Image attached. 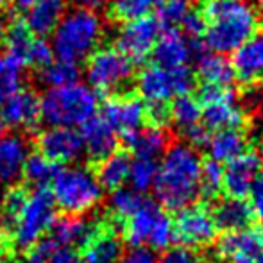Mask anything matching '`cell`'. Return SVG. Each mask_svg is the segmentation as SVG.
<instances>
[{
    "label": "cell",
    "mask_w": 263,
    "mask_h": 263,
    "mask_svg": "<svg viewBox=\"0 0 263 263\" xmlns=\"http://www.w3.org/2000/svg\"><path fill=\"white\" fill-rule=\"evenodd\" d=\"M202 159L197 149L177 142L166 149L154 183V194L166 210L179 211L192 206L201 195Z\"/></svg>",
    "instance_id": "1"
},
{
    "label": "cell",
    "mask_w": 263,
    "mask_h": 263,
    "mask_svg": "<svg viewBox=\"0 0 263 263\" xmlns=\"http://www.w3.org/2000/svg\"><path fill=\"white\" fill-rule=\"evenodd\" d=\"M206 18L204 43L218 54H233L256 32L258 16L246 0H208L202 11Z\"/></svg>",
    "instance_id": "2"
},
{
    "label": "cell",
    "mask_w": 263,
    "mask_h": 263,
    "mask_svg": "<svg viewBox=\"0 0 263 263\" xmlns=\"http://www.w3.org/2000/svg\"><path fill=\"white\" fill-rule=\"evenodd\" d=\"M104 36V22L99 13L73 9L65 13L52 32V50L58 59L79 65L99 49Z\"/></svg>",
    "instance_id": "3"
},
{
    "label": "cell",
    "mask_w": 263,
    "mask_h": 263,
    "mask_svg": "<svg viewBox=\"0 0 263 263\" xmlns=\"http://www.w3.org/2000/svg\"><path fill=\"white\" fill-rule=\"evenodd\" d=\"M97 109V91L79 81L49 88L40 99V118L49 127H81L95 117Z\"/></svg>",
    "instance_id": "4"
},
{
    "label": "cell",
    "mask_w": 263,
    "mask_h": 263,
    "mask_svg": "<svg viewBox=\"0 0 263 263\" xmlns=\"http://www.w3.org/2000/svg\"><path fill=\"white\" fill-rule=\"evenodd\" d=\"M58 206H55L52 190L47 186H36L27 194L18 218L13 226L6 246L16 251H27L43 238L47 231L54 226Z\"/></svg>",
    "instance_id": "5"
},
{
    "label": "cell",
    "mask_w": 263,
    "mask_h": 263,
    "mask_svg": "<svg viewBox=\"0 0 263 263\" xmlns=\"http://www.w3.org/2000/svg\"><path fill=\"white\" fill-rule=\"evenodd\" d=\"M55 206L66 215H84L102 199V186L97 176L86 166L63 165L52 179Z\"/></svg>",
    "instance_id": "6"
},
{
    "label": "cell",
    "mask_w": 263,
    "mask_h": 263,
    "mask_svg": "<svg viewBox=\"0 0 263 263\" xmlns=\"http://www.w3.org/2000/svg\"><path fill=\"white\" fill-rule=\"evenodd\" d=\"M122 233L131 247H149L166 251L174 242V220L163 211L158 201L143 197L140 206L122 222Z\"/></svg>",
    "instance_id": "7"
},
{
    "label": "cell",
    "mask_w": 263,
    "mask_h": 263,
    "mask_svg": "<svg viewBox=\"0 0 263 263\" xmlns=\"http://www.w3.org/2000/svg\"><path fill=\"white\" fill-rule=\"evenodd\" d=\"M192 86H194V73L188 66L163 68L154 63L143 66L136 77V88L145 106L168 104L176 97L190 93Z\"/></svg>",
    "instance_id": "8"
},
{
    "label": "cell",
    "mask_w": 263,
    "mask_h": 263,
    "mask_svg": "<svg viewBox=\"0 0 263 263\" xmlns=\"http://www.w3.org/2000/svg\"><path fill=\"white\" fill-rule=\"evenodd\" d=\"M135 76V63L117 47L97 49L86 61L88 86L101 93L124 88Z\"/></svg>",
    "instance_id": "9"
},
{
    "label": "cell",
    "mask_w": 263,
    "mask_h": 263,
    "mask_svg": "<svg viewBox=\"0 0 263 263\" xmlns=\"http://www.w3.org/2000/svg\"><path fill=\"white\" fill-rule=\"evenodd\" d=\"M197 99L202 107V124L208 131L240 129L246 122V113L238 106L235 91L229 86L204 84Z\"/></svg>",
    "instance_id": "10"
},
{
    "label": "cell",
    "mask_w": 263,
    "mask_h": 263,
    "mask_svg": "<svg viewBox=\"0 0 263 263\" xmlns=\"http://www.w3.org/2000/svg\"><path fill=\"white\" fill-rule=\"evenodd\" d=\"M161 27L153 16L125 22L117 32V49L127 55L133 63H142L149 55H153Z\"/></svg>",
    "instance_id": "11"
},
{
    "label": "cell",
    "mask_w": 263,
    "mask_h": 263,
    "mask_svg": "<svg viewBox=\"0 0 263 263\" xmlns=\"http://www.w3.org/2000/svg\"><path fill=\"white\" fill-rule=\"evenodd\" d=\"M217 231L213 215L204 206L192 204L177 211V217L174 218L176 242L188 249L210 246L217 236Z\"/></svg>",
    "instance_id": "12"
},
{
    "label": "cell",
    "mask_w": 263,
    "mask_h": 263,
    "mask_svg": "<svg viewBox=\"0 0 263 263\" xmlns=\"http://www.w3.org/2000/svg\"><path fill=\"white\" fill-rule=\"evenodd\" d=\"M102 117L109 125L127 140L143 127L147 118V109L142 99L135 95H115L109 97L102 106Z\"/></svg>",
    "instance_id": "13"
},
{
    "label": "cell",
    "mask_w": 263,
    "mask_h": 263,
    "mask_svg": "<svg viewBox=\"0 0 263 263\" xmlns=\"http://www.w3.org/2000/svg\"><path fill=\"white\" fill-rule=\"evenodd\" d=\"M38 153L55 165H68L84 153L81 133L73 127H49L38 136Z\"/></svg>",
    "instance_id": "14"
},
{
    "label": "cell",
    "mask_w": 263,
    "mask_h": 263,
    "mask_svg": "<svg viewBox=\"0 0 263 263\" xmlns=\"http://www.w3.org/2000/svg\"><path fill=\"white\" fill-rule=\"evenodd\" d=\"M217 253L229 263H260L263 258V231L246 228L226 233L217 242Z\"/></svg>",
    "instance_id": "15"
},
{
    "label": "cell",
    "mask_w": 263,
    "mask_h": 263,
    "mask_svg": "<svg viewBox=\"0 0 263 263\" xmlns=\"http://www.w3.org/2000/svg\"><path fill=\"white\" fill-rule=\"evenodd\" d=\"M263 170V159L254 151H246L224 168V190L229 197L246 199Z\"/></svg>",
    "instance_id": "16"
},
{
    "label": "cell",
    "mask_w": 263,
    "mask_h": 263,
    "mask_svg": "<svg viewBox=\"0 0 263 263\" xmlns=\"http://www.w3.org/2000/svg\"><path fill=\"white\" fill-rule=\"evenodd\" d=\"M235 79L254 84L263 79V31H256L231 54Z\"/></svg>",
    "instance_id": "17"
},
{
    "label": "cell",
    "mask_w": 263,
    "mask_h": 263,
    "mask_svg": "<svg viewBox=\"0 0 263 263\" xmlns=\"http://www.w3.org/2000/svg\"><path fill=\"white\" fill-rule=\"evenodd\" d=\"M81 138L86 156L91 161H99L117 153L118 133L109 125L104 117H93L84 125H81Z\"/></svg>",
    "instance_id": "18"
},
{
    "label": "cell",
    "mask_w": 263,
    "mask_h": 263,
    "mask_svg": "<svg viewBox=\"0 0 263 263\" xmlns=\"http://www.w3.org/2000/svg\"><path fill=\"white\" fill-rule=\"evenodd\" d=\"M192 55H194V43L177 29L163 31L153 50L154 63L163 68L188 66Z\"/></svg>",
    "instance_id": "19"
},
{
    "label": "cell",
    "mask_w": 263,
    "mask_h": 263,
    "mask_svg": "<svg viewBox=\"0 0 263 263\" xmlns=\"http://www.w3.org/2000/svg\"><path fill=\"white\" fill-rule=\"evenodd\" d=\"M29 154V143L24 136L4 135L0 138V186H13L24 176Z\"/></svg>",
    "instance_id": "20"
},
{
    "label": "cell",
    "mask_w": 263,
    "mask_h": 263,
    "mask_svg": "<svg viewBox=\"0 0 263 263\" xmlns=\"http://www.w3.org/2000/svg\"><path fill=\"white\" fill-rule=\"evenodd\" d=\"M0 117L7 127L31 129L40 120V99L32 90H18L0 107Z\"/></svg>",
    "instance_id": "21"
},
{
    "label": "cell",
    "mask_w": 263,
    "mask_h": 263,
    "mask_svg": "<svg viewBox=\"0 0 263 263\" xmlns=\"http://www.w3.org/2000/svg\"><path fill=\"white\" fill-rule=\"evenodd\" d=\"M97 229V222L86 220L83 215H65L61 218H55L49 236L58 247H70V249L79 247V249H83Z\"/></svg>",
    "instance_id": "22"
},
{
    "label": "cell",
    "mask_w": 263,
    "mask_h": 263,
    "mask_svg": "<svg viewBox=\"0 0 263 263\" xmlns=\"http://www.w3.org/2000/svg\"><path fill=\"white\" fill-rule=\"evenodd\" d=\"M124 256V243L113 229L99 224L95 235L83 247V263H117Z\"/></svg>",
    "instance_id": "23"
},
{
    "label": "cell",
    "mask_w": 263,
    "mask_h": 263,
    "mask_svg": "<svg viewBox=\"0 0 263 263\" xmlns=\"http://www.w3.org/2000/svg\"><path fill=\"white\" fill-rule=\"evenodd\" d=\"M211 215H213L217 229L226 233L251 228V222L254 218L251 202L238 197H226L222 201H218L215 204L213 211H211Z\"/></svg>",
    "instance_id": "24"
},
{
    "label": "cell",
    "mask_w": 263,
    "mask_h": 263,
    "mask_svg": "<svg viewBox=\"0 0 263 263\" xmlns=\"http://www.w3.org/2000/svg\"><path fill=\"white\" fill-rule=\"evenodd\" d=\"M66 13V0H38L31 9H27L25 25L34 36H49Z\"/></svg>",
    "instance_id": "25"
},
{
    "label": "cell",
    "mask_w": 263,
    "mask_h": 263,
    "mask_svg": "<svg viewBox=\"0 0 263 263\" xmlns=\"http://www.w3.org/2000/svg\"><path fill=\"white\" fill-rule=\"evenodd\" d=\"M195 72L202 83L211 86H231L235 81L231 59L213 50H201L195 55Z\"/></svg>",
    "instance_id": "26"
},
{
    "label": "cell",
    "mask_w": 263,
    "mask_h": 263,
    "mask_svg": "<svg viewBox=\"0 0 263 263\" xmlns=\"http://www.w3.org/2000/svg\"><path fill=\"white\" fill-rule=\"evenodd\" d=\"M210 159L217 163H229L247 151V138L240 129H220L210 135L206 143Z\"/></svg>",
    "instance_id": "27"
},
{
    "label": "cell",
    "mask_w": 263,
    "mask_h": 263,
    "mask_svg": "<svg viewBox=\"0 0 263 263\" xmlns=\"http://www.w3.org/2000/svg\"><path fill=\"white\" fill-rule=\"evenodd\" d=\"M124 142L133 151L135 158L156 159L168 149V133L165 131V127L149 125V127H142L136 135L129 136Z\"/></svg>",
    "instance_id": "28"
},
{
    "label": "cell",
    "mask_w": 263,
    "mask_h": 263,
    "mask_svg": "<svg viewBox=\"0 0 263 263\" xmlns=\"http://www.w3.org/2000/svg\"><path fill=\"white\" fill-rule=\"evenodd\" d=\"M129 168H131V159L127 158V154L113 153L99 163V170L95 176H97L102 190L115 192L127 183Z\"/></svg>",
    "instance_id": "29"
},
{
    "label": "cell",
    "mask_w": 263,
    "mask_h": 263,
    "mask_svg": "<svg viewBox=\"0 0 263 263\" xmlns=\"http://www.w3.org/2000/svg\"><path fill=\"white\" fill-rule=\"evenodd\" d=\"M170 120L179 131H188L195 125L202 124V107L197 97H192L190 93L176 97L168 107Z\"/></svg>",
    "instance_id": "30"
},
{
    "label": "cell",
    "mask_w": 263,
    "mask_h": 263,
    "mask_svg": "<svg viewBox=\"0 0 263 263\" xmlns=\"http://www.w3.org/2000/svg\"><path fill=\"white\" fill-rule=\"evenodd\" d=\"M24 63L13 54H0V107L18 90L24 81Z\"/></svg>",
    "instance_id": "31"
},
{
    "label": "cell",
    "mask_w": 263,
    "mask_h": 263,
    "mask_svg": "<svg viewBox=\"0 0 263 263\" xmlns=\"http://www.w3.org/2000/svg\"><path fill=\"white\" fill-rule=\"evenodd\" d=\"M40 81L49 88L66 86L79 81V65L65 59H55L40 68Z\"/></svg>",
    "instance_id": "32"
},
{
    "label": "cell",
    "mask_w": 263,
    "mask_h": 263,
    "mask_svg": "<svg viewBox=\"0 0 263 263\" xmlns=\"http://www.w3.org/2000/svg\"><path fill=\"white\" fill-rule=\"evenodd\" d=\"M58 170H59V166L50 161V159H47L43 154L31 153L27 156V159H25L24 177L27 179V183L34 184V188L47 186V183H52Z\"/></svg>",
    "instance_id": "33"
},
{
    "label": "cell",
    "mask_w": 263,
    "mask_h": 263,
    "mask_svg": "<svg viewBox=\"0 0 263 263\" xmlns=\"http://www.w3.org/2000/svg\"><path fill=\"white\" fill-rule=\"evenodd\" d=\"M158 176V163L156 159H145V158H135L131 161L129 168V184L131 190L138 194H145L151 188H154Z\"/></svg>",
    "instance_id": "34"
},
{
    "label": "cell",
    "mask_w": 263,
    "mask_h": 263,
    "mask_svg": "<svg viewBox=\"0 0 263 263\" xmlns=\"http://www.w3.org/2000/svg\"><path fill=\"white\" fill-rule=\"evenodd\" d=\"M192 9H194L192 7V0H165L158 7V16H156L161 31L176 29L177 25H181Z\"/></svg>",
    "instance_id": "35"
},
{
    "label": "cell",
    "mask_w": 263,
    "mask_h": 263,
    "mask_svg": "<svg viewBox=\"0 0 263 263\" xmlns=\"http://www.w3.org/2000/svg\"><path fill=\"white\" fill-rule=\"evenodd\" d=\"M158 6V0H113L111 2V14L125 24V22L149 16L151 11Z\"/></svg>",
    "instance_id": "36"
},
{
    "label": "cell",
    "mask_w": 263,
    "mask_h": 263,
    "mask_svg": "<svg viewBox=\"0 0 263 263\" xmlns=\"http://www.w3.org/2000/svg\"><path fill=\"white\" fill-rule=\"evenodd\" d=\"M143 201V195L138 192L131 190V188H118V190L111 192L109 197V211L115 218L124 222L129 215L133 213Z\"/></svg>",
    "instance_id": "37"
},
{
    "label": "cell",
    "mask_w": 263,
    "mask_h": 263,
    "mask_svg": "<svg viewBox=\"0 0 263 263\" xmlns=\"http://www.w3.org/2000/svg\"><path fill=\"white\" fill-rule=\"evenodd\" d=\"M32 40H34V34L29 31L25 22L14 20L7 25L6 45H7V49H9V54L18 58L22 63H24V58H25V54H27V49L32 43Z\"/></svg>",
    "instance_id": "38"
},
{
    "label": "cell",
    "mask_w": 263,
    "mask_h": 263,
    "mask_svg": "<svg viewBox=\"0 0 263 263\" xmlns=\"http://www.w3.org/2000/svg\"><path fill=\"white\" fill-rule=\"evenodd\" d=\"M224 188V168L220 163L208 159L202 161L201 170V195L215 197Z\"/></svg>",
    "instance_id": "39"
},
{
    "label": "cell",
    "mask_w": 263,
    "mask_h": 263,
    "mask_svg": "<svg viewBox=\"0 0 263 263\" xmlns=\"http://www.w3.org/2000/svg\"><path fill=\"white\" fill-rule=\"evenodd\" d=\"M50 61H54L52 45H50L45 38L34 36V40H32V43L29 45L27 54H25V58H24V65L43 68V66L49 65Z\"/></svg>",
    "instance_id": "40"
},
{
    "label": "cell",
    "mask_w": 263,
    "mask_h": 263,
    "mask_svg": "<svg viewBox=\"0 0 263 263\" xmlns=\"http://www.w3.org/2000/svg\"><path fill=\"white\" fill-rule=\"evenodd\" d=\"M58 249L55 242L50 236H43L36 246H32L31 249L25 251V256L22 263H49L52 253Z\"/></svg>",
    "instance_id": "41"
},
{
    "label": "cell",
    "mask_w": 263,
    "mask_h": 263,
    "mask_svg": "<svg viewBox=\"0 0 263 263\" xmlns=\"http://www.w3.org/2000/svg\"><path fill=\"white\" fill-rule=\"evenodd\" d=\"M181 27H183V31H184V36H186V38H190L192 42H194V40L202 38V36H204V32H206V18H204V14L199 13V11L192 9L190 13L186 14V18L183 20Z\"/></svg>",
    "instance_id": "42"
},
{
    "label": "cell",
    "mask_w": 263,
    "mask_h": 263,
    "mask_svg": "<svg viewBox=\"0 0 263 263\" xmlns=\"http://www.w3.org/2000/svg\"><path fill=\"white\" fill-rule=\"evenodd\" d=\"M158 263H204V261L192 249L179 246V247H172V249H166L163 253V256L158 260Z\"/></svg>",
    "instance_id": "43"
},
{
    "label": "cell",
    "mask_w": 263,
    "mask_h": 263,
    "mask_svg": "<svg viewBox=\"0 0 263 263\" xmlns=\"http://www.w3.org/2000/svg\"><path fill=\"white\" fill-rule=\"evenodd\" d=\"M118 263H158V258L149 247H131V251L124 253Z\"/></svg>",
    "instance_id": "44"
},
{
    "label": "cell",
    "mask_w": 263,
    "mask_h": 263,
    "mask_svg": "<svg viewBox=\"0 0 263 263\" xmlns=\"http://www.w3.org/2000/svg\"><path fill=\"white\" fill-rule=\"evenodd\" d=\"M251 208H253L254 217H256L263 226V170L260 176H258L253 190H251Z\"/></svg>",
    "instance_id": "45"
},
{
    "label": "cell",
    "mask_w": 263,
    "mask_h": 263,
    "mask_svg": "<svg viewBox=\"0 0 263 263\" xmlns=\"http://www.w3.org/2000/svg\"><path fill=\"white\" fill-rule=\"evenodd\" d=\"M183 135H184V138L188 140V145H192V147H206V143H208V140H210V131L204 127V124L195 125V127L184 131Z\"/></svg>",
    "instance_id": "46"
},
{
    "label": "cell",
    "mask_w": 263,
    "mask_h": 263,
    "mask_svg": "<svg viewBox=\"0 0 263 263\" xmlns=\"http://www.w3.org/2000/svg\"><path fill=\"white\" fill-rule=\"evenodd\" d=\"M147 117L151 118L153 125H159V127H165V124L170 120V111L166 104H154V106H145Z\"/></svg>",
    "instance_id": "47"
},
{
    "label": "cell",
    "mask_w": 263,
    "mask_h": 263,
    "mask_svg": "<svg viewBox=\"0 0 263 263\" xmlns=\"http://www.w3.org/2000/svg\"><path fill=\"white\" fill-rule=\"evenodd\" d=\"M72 2L77 9H86V11H93V13H97V11L104 9L109 0H72Z\"/></svg>",
    "instance_id": "48"
},
{
    "label": "cell",
    "mask_w": 263,
    "mask_h": 263,
    "mask_svg": "<svg viewBox=\"0 0 263 263\" xmlns=\"http://www.w3.org/2000/svg\"><path fill=\"white\" fill-rule=\"evenodd\" d=\"M14 2V6L18 7V9H31L32 6H34L36 2H38V0H13Z\"/></svg>",
    "instance_id": "49"
},
{
    "label": "cell",
    "mask_w": 263,
    "mask_h": 263,
    "mask_svg": "<svg viewBox=\"0 0 263 263\" xmlns=\"http://www.w3.org/2000/svg\"><path fill=\"white\" fill-rule=\"evenodd\" d=\"M254 13H256L258 16V22H261L263 24V0H254Z\"/></svg>",
    "instance_id": "50"
},
{
    "label": "cell",
    "mask_w": 263,
    "mask_h": 263,
    "mask_svg": "<svg viewBox=\"0 0 263 263\" xmlns=\"http://www.w3.org/2000/svg\"><path fill=\"white\" fill-rule=\"evenodd\" d=\"M6 36H7V24L4 20H0V47L6 43Z\"/></svg>",
    "instance_id": "51"
},
{
    "label": "cell",
    "mask_w": 263,
    "mask_h": 263,
    "mask_svg": "<svg viewBox=\"0 0 263 263\" xmlns=\"http://www.w3.org/2000/svg\"><path fill=\"white\" fill-rule=\"evenodd\" d=\"M6 129H7V125H6V122H4V118L0 117V138H2L4 135H6Z\"/></svg>",
    "instance_id": "52"
},
{
    "label": "cell",
    "mask_w": 263,
    "mask_h": 263,
    "mask_svg": "<svg viewBox=\"0 0 263 263\" xmlns=\"http://www.w3.org/2000/svg\"><path fill=\"white\" fill-rule=\"evenodd\" d=\"M7 2H9V0H0V11H2L4 7L7 6Z\"/></svg>",
    "instance_id": "53"
},
{
    "label": "cell",
    "mask_w": 263,
    "mask_h": 263,
    "mask_svg": "<svg viewBox=\"0 0 263 263\" xmlns=\"http://www.w3.org/2000/svg\"><path fill=\"white\" fill-rule=\"evenodd\" d=\"M261 149H263V133H261Z\"/></svg>",
    "instance_id": "54"
},
{
    "label": "cell",
    "mask_w": 263,
    "mask_h": 263,
    "mask_svg": "<svg viewBox=\"0 0 263 263\" xmlns=\"http://www.w3.org/2000/svg\"><path fill=\"white\" fill-rule=\"evenodd\" d=\"M0 263H7V261L6 260H0Z\"/></svg>",
    "instance_id": "55"
},
{
    "label": "cell",
    "mask_w": 263,
    "mask_h": 263,
    "mask_svg": "<svg viewBox=\"0 0 263 263\" xmlns=\"http://www.w3.org/2000/svg\"><path fill=\"white\" fill-rule=\"evenodd\" d=\"M76 263H83V260H79V261H76Z\"/></svg>",
    "instance_id": "56"
},
{
    "label": "cell",
    "mask_w": 263,
    "mask_h": 263,
    "mask_svg": "<svg viewBox=\"0 0 263 263\" xmlns=\"http://www.w3.org/2000/svg\"><path fill=\"white\" fill-rule=\"evenodd\" d=\"M260 263H263V258H261V261H260Z\"/></svg>",
    "instance_id": "57"
}]
</instances>
